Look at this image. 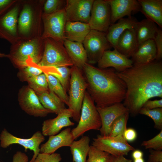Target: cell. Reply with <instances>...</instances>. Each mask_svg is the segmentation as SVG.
Returning a JSON list of instances; mask_svg holds the SVG:
<instances>
[{
  "mask_svg": "<svg viewBox=\"0 0 162 162\" xmlns=\"http://www.w3.org/2000/svg\"><path fill=\"white\" fill-rule=\"evenodd\" d=\"M44 50V40L41 37L29 40L21 39L11 45L8 58L14 66L19 69L31 63L38 64L40 61Z\"/></svg>",
  "mask_w": 162,
  "mask_h": 162,
  "instance_id": "277c9868",
  "label": "cell"
},
{
  "mask_svg": "<svg viewBox=\"0 0 162 162\" xmlns=\"http://www.w3.org/2000/svg\"><path fill=\"white\" fill-rule=\"evenodd\" d=\"M45 140V136L39 131L35 132L31 138L24 139L14 136L4 128L0 134V146L6 148L10 145L17 144L23 146L26 152L28 149L33 151V157L29 161L32 162L40 153V146Z\"/></svg>",
  "mask_w": 162,
  "mask_h": 162,
  "instance_id": "8fae6325",
  "label": "cell"
},
{
  "mask_svg": "<svg viewBox=\"0 0 162 162\" xmlns=\"http://www.w3.org/2000/svg\"><path fill=\"white\" fill-rule=\"evenodd\" d=\"M94 0H67L64 8L67 21L88 23Z\"/></svg>",
  "mask_w": 162,
  "mask_h": 162,
  "instance_id": "9a60e30c",
  "label": "cell"
},
{
  "mask_svg": "<svg viewBox=\"0 0 162 162\" xmlns=\"http://www.w3.org/2000/svg\"><path fill=\"white\" fill-rule=\"evenodd\" d=\"M12 162H29L28 156L24 152L17 151L13 156Z\"/></svg>",
  "mask_w": 162,
  "mask_h": 162,
  "instance_id": "f6af8a7d",
  "label": "cell"
},
{
  "mask_svg": "<svg viewBox=\"0 0 162 162\" xmlns=\"http://www.w3.org/2000/svg\"><path fill=\"white\" fill-rule=\"evenodd\" d=\"M158 28L157 25L149 19L138 21L134 29L138 46L148 40H154Z\"/></svg>",
  "mask_w": 162,
  "mask_h": 162,
  "instance_id": "4316f807",
  "label": "cell"
},
{
  "mask_svg": "<svg viewBox=\"0 0 162 162\" xmlns=\"http://www.w3.org/2000/svg\"><path fill=\"white\" fill-rule=\"evenodd\" d=\"M91 29L88 23L67 21L64 28L65 39L82 43Z\"/></svg>",
  "mask_w": 162,
  "mask_h": 162,
  "instance_id": "484cf974",
  "label": "cell"
},
{
  "mask_svg": "<svg viewBox=\"0 0 162 162\" xmlns=\"http://www.w3.org/2000/svg\"><path fill=\"white\" fill-rule=\"evenodd\" d=\"M150 154L147 162H162V151L149 149Z\"/></svg>",
  "mask_w": 162,
  "mask_h": 162,
  "instance_id": "60d3db41",
  "label": "cell"
},
{
  "mask_svg": "<svg viewBox=\"0 0 162 162\" xmlns=\"http://www.w3.org/2000/svg\"><path fill=\"white\" fill-rule=\"evenodd\" d=\"M99 114L101 126L99 130L100 135L108 136L111 125L119 116L129 112L128 109L122 103L115 104L104 107H97Z\"/></svg>",
  "mask_w": 162,
  "mask_h": 162,
  "instance_id": "e0dca14e",
  "label": "cell"
},
{
  "mask_svg": "<svg viewBox=\"0 0 162 162\" xmlns=\"http://www.w3.org/2000/svg\"><path fill=\"white\" fill-rule=\"evenodd\" d=\"M8 57V55L2 53L0 51V58Z\"/></svg>",
  "mask_w": 162,
  "mask_h": 162,
  "instance_id": "681fc988",
  "label": "cell"
},
{
  "mask_svg": "<svg viewBox=\"0 0 162 162\" xmlns=\"http://www.w3.org/2000/svg\"><path fill=\"white\" fill-rule=\"evenodd\" d=\"M116 72L126 87L123 104L132 116L139 114L144 104L150 99L162 98L161 60L133 65L123 71Z\"/></svg>",
  "mask_w": 162,
  "mask_h": 162,
  "instance_id": "6da1fadb",
  "label": "cell"
},
{
  "mask_svg": "<svg viewBox=\"0 0 162 162\" xmlns=\"http://www.w3.org/2000/svg\"><path fill=\"white\" fill-rule=\"evenodd\" d=\"M70 84L68 108L73 112V120L78 122L87 84L81 69L74 65L70 68Z\"/></svg>",
  "mask_w": 162,
  "mask_h": 162,
  "instance_id": "8992f818",
  "label": "cell"
},
{
  "mask_svg": "<svg viewBox=\"0 0 162 162\" xmlns=\"http://www.w3.org/2000/svg\"><path fill=\"white\" fill-rule=\"evenodd\" d=\"M111 20V8L107 0H94L88 23L91 29L106 33Z\"/></svg>",
  "mask_w": 162,
  "mask_h": 162,
  "instance_id": "5bb4252c",
  "label": "cell"
},
{
  "mask_svg": "<svg viewBox=\"0 0 162 162\" xmlns=\"http://www.w3.org/2000/svg\"><path fill=\"white\" fill-rule=\"evenodd\" d=\"M18 100L22 109L29 115L35 117H44L53 113L42 105L36 92L28 86L19 90Z\"/></svg>",
  "mask_w": 162,
  "mask_h": 162,
  "instance_id": "4fadbf2b",
  "label": "cell"
},
{
  "mask_svg": "<svg viewBox=\"0 0 162 162\" xmlns=\"http://www.w3.org/2000/svg\"><path fill=\"white\" fill-rule=\"evenodd\" d=\"M65 2V1L62 0H45L43 6L42 14H51L64 8L63 6Z\"/></svg>",
  "mask_w": 162,
  "mask_h": 162,
  "instance_id": "d590c367",
  "label": "cell"
},
{
  "mask_svg": "<svg viewBox=\"0 0 162 162\" xmlns=\"http://www.w3.org/2000/svg\"><path fill=\"white\" fill-rule=\"evenodd\" d=\"M62 160L61 155L58 153L49 154L40 153L32 162H60Z\"/></svg>",
  "mask_w": 162,
  "mask_h": 162,
  "instance_id": "f35d334b",
  "label": "cell"
},
{
  "mask_svg": "<svg viewBox=\"0 0 162 162\" xmlns=\"http://www.w3.org/2000/svg\"><path fill=\"white\" fill-rule=\"evenodd\" d=\"M106 32L91 29L82 44L90 64L97 63L104 52L112 47L108 40Z\"/></svg>",
  "mask_w": 162,
  "mask_h": 162,
  "instance_id": "ba28073f",
  "label": "cell"
},
{
  "mask_svg": "<svg viewBox=\"0 0 162 162\" xmlns=\"http://www.w3.org/2000/svg\"><path fill=\"white\" fill-rule=\"evenodd\" d=\"M129 113L127 112L118 117L113 122L108 136H114L123 135L127 129V124Z\"/></svg>",
  "mask_w": 162,
  "mask_h": 162,
  "instance_id": "d6a6232c",
  "label": "cell"
},
{
  "mask_svg": "<svg viewBox=\"0 0 162 162\" xmlns=\"http://www.w3.org/2000/svg\"><path fill=\"white\" fill-rule=\"evenodd\" d=\"M141 146L144 147L146 149H152L161 150L162 149V130L157 135L151 139L144 141Z\"/></svg>",
  "mask_w": 162,
  "mask_h": 162,
  "instance_id": "74e56055",
  "label": "cell"
},
{
  "mask_svg": "<svg viewBox=\"0 0 162 162\" xmlns=\"http://www.w3.org/2000/svg\"><path fill=\"white\" fill-rule=\"evenodd\" d=\"M44 74L47 78L49 90L53 92L64 104L68 106V96L59 80L52 76Z\"/></svg>",
  "mask_w": 162,
  "mask_h": 162,
  "instance_id": "4dcf8cb0",
  "label": "cell"
},
{
  "mask_svg": "<svg viewBox=\"0 0 162 162\" xmlns=\"http://www.w3.org/2000/svg\"><path fill=\"white\" fill-rule=\"evenodd\" d=\"M43 40L51 38L63 44L65 39L64 28L67 22L64 8L49 14H42Z\"/></svg>",
  "mask_w": 162,
  "mask_h": 162,
  "instance_id": "9c48e42d",
  "label": "cell"
},
{
  "mask_svg": "<svg viewBox=\"0 0 162 162\" xmlns=\"http://www.w3.org/2000/svg\"><path fill=\"white\" fill-rule=\"evenodd\" d=\"M90 138L82 136L77 141L74 140L70 147L73 162H86V157L90 149Z\"/></svg>",
  "mask_w": 162,
  "mask_h": 162,
  "instance_id": "f546056e",
  "label": "cell"
},
{
  "mask_svg": "<svg viewBox=\"0 0 162 162\" xmlns=\"http://www.w3.org/2000/svg\"><path fill=\"white\" fill-rule=\"evenodd\" d=\"M143 153L142 151L140 150H134L132 154V157L134 159L143 158Z\"/></svg>",
  "mask_w": 162,
  "mask_h": 162,
  "instance_id": "7dc6e473",
  "label": "cell"
},
{
  "mask_svg": "<svg viewBox=\"0 0 162 162\" xmlns=\"http://www.w3.org/2000/svg\"><path fill=\"white\" fill-rule=\"evenodd\" d=\"M157 50L154 40H148L138 46L131 57L133 65L152 62L156 59Z\"/></svg>",
  "mask_w": 162,
  "mask_h": 162,
  "instance_id": "7402d4cb",
  "label": "cell"
},
{
  "mask_svg": "<svg viewBox=\"0 0 162 162\" xmlns=\"http://www.w3.org/2000/svg\"><path fill=\"white\" fill-rule=\"evenodd\" d=\"M110 154L90 146L86 162H107Z\"/></svg>",
  "mask_w": 162,
  "mask_h": 162,
  "instance_id": "e575fe53",
  "label": "cell"
},
{
  "mask_svg": "<svg viewBox=\"0 0 162 162\" xmlns=\"http://www.w3.org/2000/svg\"><path fill=\"white\" fill-rule=\"evenodd\" d=\"M92 145L110 154L116 156L126 155L135 148L130 145L123 135L114 136L98 135L93 139Z\"/></svg>",
  "mask_w": 162,
  "mask_h": 162,
  "instance_id": "7c38bea8",
  "label": "cell"
},
{
  "mask_svg": "<svg viewBox=\"0 0 162 162\" xmlns=\"http://www.w3.org/2000/svg\"><path fill=\"white\" fill-rule=\"evenodd\" d=\"M44 0H21L17 30L21 39L29 40L41 37L43 31L42 20Z\"/></svg>",
  "mask_w": 162,
  "mask_h": 162,
  "instance_id": "3957f363",
  "label": "cell"
},
{
  "mask_svg": "<svg viewBox=\"0 0 162 162\" xmlns=\"http://www.w3.org/2000/svg\"><path fill=\"white\" fill-rule=\"evenodd\" d=\"M133 162H145V160L143 158L134 159Z\"/></svg>",
  "mask_w": 162,
  "mask_h": 162,
  "instance_id": "c3c4849f",
  "label": "cell"
},
{
  "mask_svg": "<svg viewBox=\"0 0 162 162\" xmlns=\"http://www.w3.org/2000/svg\"><path fill=\"white\" fill-rule=\"evenodd\" d=\"M139 114L147 116L153 121L156 129L162 130V107L153 109H149L142 107Z\"/></svg>",
  "mask_w": 162,
  "mask_h": 162,
  "instance_id": "836d02e7",
  "label": "cell"
},
{
  "mask_svg": "<svg viewBox=\"0 0 162 162\" xmlns=\"http://www.w3.org/2000/svg\"><path fill=\"white\" fill-rule=\"evenodd\" d=\"M71 130L68 128L58 134L49 136L48 140L40 146V153L50 154L61 147H70L74 140Z\"/></svg>",
  "mask_w": 162,
  "mask_h": 162,
  "instance_id": "ffe728a7",
  "label": "cell"
},
{
  "mask_svg": "<svg viewBox=\"0 0 162 162\" xmlns=\"http://www.w3.org/2000/svg\"><path fill=\"white\" fill-rule=\"evenodd\" d=\"M111 8V23L127 16L130 17L132 13L140 11V7L136 0H107Z\"/></svg>",
  "mask_w": 162,
  "mask_h": 162,
  "instance_id": "d6986e66",
  "label": "cell"
},
{
  "mask_svg": "<svg viewBox=\"0 0 162 162\" xmlns=\"http://www.w3.org/2000/svg\"><path fill=\"white\" fill-rule=\"evenodd\" d=\"M63 44L74 65L82 69L87 61V53L82 44L65 39Z\"/></svg>",
  "mask_w": 162,
  "mask_h": 162,
  "instance_id": "d4e9b609",
  "label": "cell"
},
{
  "mask_svg": "<svg viewBox=\"0 0 162 162\" xmlns=\"http://www.w3.org/2000/svg\"><path fill=\"white\" fill-rule=\"evenodd\" d=\"M26 82L28 83V86L36 93H42L49 90L47 78L44 73L29 78Z\"/></svg>",
  "mask_w": 162,
  "mask_h": 162,
  "instance_id": "1f68e13d",
  "label": "cell"
},
{
  "mask_svg": "<svg viewBox=\"0 0 162 162\" xmlns=\"http://www.w3.org/2000/svg\"></svg>",
  "mask_w": 162,
  "mask_h": 162,
  "instance_id": "816d5d0a",
  "label": "cell"
},
{
  "mask_svg": "<svg viewBox=\"0 0 162 162\" xmlns=\"http://www.w3.org/2000/svg\"><path fill=\"white\" fill-rule=\"evenodd\" d=\"M138 46L134 29H128L120 35L116 49L128 58L131 57Z\"/></svg>",
  "mask_w": 162,
  "mask_h": 162,
  "instance_id": "603a6c76",
  "label": "cell"
},
{
  "mask_svg": "<svg viewBox=\"0 0 162 162\" xmlns=\"http://www.w3.org/2000/svg\"><path fill=\"white\" fill-rule=\"evenodd\" d=\"M21 5V0H18L0 16V38L7 40L11 45L21 39L17 30L18 19Z\"/></svg>",
  "mask_w": 162,
  "mask_h": 162,
  "instance_id": "30bf717a",
  "label": "cell"
},
{
  "mask_svg": "<svg viewBox=\"0 0 162 162\" xmlns=\"http://www.w3.org/2000/svg\"><path fill=\"white\" fill-rule=\"evenodd\" d=\"M138 22L136 18L131 16L121 18L117 23L111 24L106 32V37L112 47L116 49L118 40L121 34L127 29H134Z\"/></svg>",
  "mask_w": 162,
  "mask_h": 162,
  "instance_id": "44dd1931",
  "label": "cell"
},
{
  "mask_svg": "<svg viewBox=\"0 0 162 162\" xmlns=\"http://www.w3.org/2000/svg\"><path fill=\"white\" fill-rule=\"evenodd\" d=\"M18 0H0V16L10 8Z\"/></svg>",
  "mask_w": 162,
  "mask_h": 162,
  "instance_id": "b9f144b4",
  "label": "cell"
},
{
  "mask_svg": "<svg viewBox=\"0 0 162 162\" xmlns=\"http://www.w3.org/2000/svg\"><path fill=\"white\" fill-rule=\"evenodd\" d=\"M57 115L56 117L46 120L43 122L41 132L44 136L56 135L63 128L74 125L70 119L73 117V112L69 109H64Z\"/></svg>",
  "mask_w": 162,
  "mask_h": 162,
  "instance_id": "ac0fdd59",
  "label": "cell"
},
{
  "mask_svg": "<svg viewBox=\"0 0 162 162\" xmlns=\"http://www.w3.org/2000/svg\"><path fill=\"white\" fill-rule=\"evenodd\" d=\"M82 69L86 91L97 107H106L123 101L126 86L114 68H100L87 62Z\"/></svg>",
  "mask_w": 162,
  "mask_h": 162,
  "instance_id": "7a4b0ae2",
  "label": "cell"
},
{
  "mask_svg": "<svg viewBox=\"0 0 162 162\" xmlns=\"http://www.w3.org/2000/svg\"><path fill=\"white\" fill-rule=\"evenodd\" d=\"M43 106L57 115L66 108L64 104L52 91L36 93Z\"/></svg>",
  "mask_w": 162,
  "mask_h": 162,
  "instance_id": "f1b7e54d",
  "label": "cell"
},
{
  "mask_svg": "<svg viewBox=\"0 0 162 162\" xmlns=\"http://www.w3.org/2000/svg\"><path fill=\"white\" fill-rule=\"evenodd\" d=\"M29 65L38 68L42 70L43 73L54 76L59 80L66 92L69 90L70 68L65 67L40 66L33 63Z\"/></svg>",
  "mask_w": 162,
  "mask_h": 162,
  "instance_id": "83f0119b",
  "label": "cell"
},
{
  "mask_svg": "<svg viewBox=\"0 0 162 162\" xmlns=\"http://www.w3.org/2000/svg\"><path fill=\"white\" fill-rule=\"evenodd\" d=\"M142 107L149 109L162 107V99L148 100L144 104Z\"/></svg>",
  "mask_w": 162,
  "mask_h": 162,
  "instance_id": "ee69618b",
  "label": "cell"
},
{
  "mask_svg": "<svg viewBox=\"0 0 162 162\" xmlns=\"http://www.w3.org/2000/svg\"><path fill=\"white\" fill-rule=\"evenodd\" d=\"M107 162H133L132 160L127 159L124 156L110 154Z\"/></svg>",
  "mask_w": 162,
  "mask_h": 162,
  "instance_id": "bcb514c9",
  "label": "cell"
},
{
  "mask_svg": "<svg viewBox=\"0 0 162 162\" xmlns=\"http://www.w3.org/2000/svg\"><path fill=\"white\" fill-rule=\"evenodd\" d=\"M44 40L43 53L38 65L68 67L74 65L63 44L49 38Z\"/></svg>",
  "mask_w": 162,
  "mask_h": 162,
  "instance_id": "52a82bcc",
  "label": "cell"
},
{
  "mask_svg": "<svg viewBox=\"0 0 162 162\" xmlns=\"http://www.w3.org/2000/svg\"><path fill=\"white\" fill-rule=\"evenodd\" d=\"M0 162H1V161H0Z\"/></svg>",
  "mask_w": 162,
  "mask_h": 162,
  "instance_id": "f907efd6",
  "label": "cell"
},
{
  "mask_svg": "<svg viewBox=\"0 0 162 162\" xmlns=\"http://www.w3.org/2000/svg\"><path fill=\"white\" fill-rule=\"evenodd\" d=\"M154 40L157 50L156 60H161L162 58V31L160 28H158Z\"/></svg>",
  "mask_w": 162,
  "mask_h": 162,
  "instance_id": "ab89813d",
  "label": "cell"
},
{
  "mask_svg": "<svg viewBox=\"0 0 162 162\" xmlns=\"http://www.w3.org/2000/svg\"><path fill=\"white\" fill-rule=\"evenodd\" d=\"M81 114L77 126L71 130L74 140L90 130H99L100 118L94 102L86 91L84 94Z\"/></svg>",
  "mask_w": 162,
  "mask_h": 162,
  "instance_id": "5b68a950",
  "label": "cell"
},
{
  "mask_svg": "<svg viewBox=\"0 0 162 162\" xmlns=\"http://www.w3.org/2000/svg\"><path fill=\"white\" fill-rule=\"evenodd\" d=\"M140 11L149 19L162 28V0H138Z\"/></svg>",
  "mask_w": 162,
  "mask_h": 162,
  "instance_id": "cb8c5ba5",
  "label": "cell"
},
{
  "mask_svg": "<svg viewBox=\"0 0 162 162\" xmlns=\"http://www.w3.org/2000/svg\"><path fill=\"white\" fill-rule=\"evenodd\" d=\"M137 133L134 128H127L124 132L123 136L126 140L128 142H131L134 141L137 137Z\"/></svg>",
  "mask_w": 162,
  "mask_h": 162,
  "instance_id": "7bdbcfd3",
  "label": "cell"
},
{
  "mask_svg": "<svg viewBox=\"0 0 162 162\" xmlns=\"http://www.w3.org/2000/svg\"><path fill=\"white\" fill-rule=\"evenodd\" d=\"M19 70L17 76L22 81H26L29 78L43 73L41 70L32 66H28Z\"/></svg>",
  "mask_w": 162,
  "mask_h": 162,
  "instance_id": "8d00e7d4",
  "label": "cell"
},
{
  "mask_svg": "<svg viewBox=\"0 0 162 162\" xmlns=\"http://www.w3.org/2000/svg\"><path fill=\"white\" fill-rule=\"evenodd\" d=\"M97 63L99 68L112 67L117 72L123 71L133 66L130 59L122 54L116 49L105 51Z\"/></svg>",
  "mask_w": 162,
  "mask_h": 162,
  "instance_id": "2e32d148",
  "label": "cell"
}]
</instances>
